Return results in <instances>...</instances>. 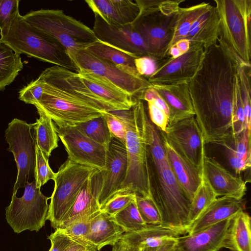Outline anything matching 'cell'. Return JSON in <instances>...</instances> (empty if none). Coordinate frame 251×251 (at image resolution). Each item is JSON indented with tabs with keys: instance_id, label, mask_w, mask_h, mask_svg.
Wrapping results in <instances>:
<instances>
[{
	"instance_id": "1",
	"label": "cell",
	"mask_w": 251,
	"mask_h": 251,
	"mask_svg": "<svg viewBox=\"0 0 251 251\" xmlns=\"http://www.w3.org/2000/svg\"><path fill=\"white\" fill-rule=\"evenodd\" d=\"M237 65L219 44L204 49L188 88L195 117L205 145H219L238 135L233 95Z\"/></svg>"
},
{
	"instance_id": "2",
	"label": "cell",
	"mask_w": 251,
	"mask_h": 251,
	"mask_svg": "<svg viewBox=\"0 0 251 251\" xmlns=\"http://www.w3.org/2000/svg\"><path fill=\"white\" fill-rule=\"evenodd\" d=\"M39 76L44 82L43 90L34 106L57 127L76 126L105 112L115 111L87 87L77 73L54 65Z\"/></svg>"
},
{
	"instance_id": "3",
	"label": "cell",
	"mask_w": 251,
	"mask_h": 251,
	"mask_svg": "<svg viewBox=\"0 0 251 251\" xmlns=\"http://www.w3.org/2000/svg\"><path fill=\"white\" fill-rule=\"evenodd\" d=\"M148 159L151 199L161 218V225L181 235L190 226L191 201L170 166L159 130L152 123Z\"/></svg>"
},
{
	"instance_id": "4",
	"label": "cell",
	"mask_w": 251,
	"mask_h": 251,
	"mask_svg": "<svg viewBox=\"0 0 251 251\" xmlns=\"http://www.w3.org/2000/svg\"><path fill=\"white\" fill-rule=\"evenodd\" d=\"M113 112L126 127L127 170L124 181L116 193L131 192L151 199L148 153L152 123L145 105L137 100L130 109Z\"/></svg>"
},
{
	"instance_id": "5",
	"label": "cell",
	"mask_w": 251,
	"mask_h": 251,
	"mask_svg": "<svg viewBox=\"0 0 251 251\" xmlns=\"http://www.w3.org/2000/svg\"><path fill=\"white\" fill-rule=\"evenodd\" d=\"M219 44L237 66H251V0H214Z\"/></svg>"
},
{
	"instance_id": "6",
	"label": "cell",
	"mask_w": 251,
	"mask_h": 251,
	"mask_svg": "<svg viewBox=\"0 0 251 251\" xmlns=\"http://www.w3.org/2000/svg\"><path fill=\"white\" fill-rule=\"evenodd\" d=\"M139 14L132 23L151 54L166 56L172 40L180 4L185 0H136Z\"/></svg>"
},
{
	"instance_id": "7",
	"label": "cell",
	"mask_w": 251,
	"mask_h": 251,
	"mask_svg": "<svg viewBox=\"0 0 251 251\" xmlns=\"http://www.w3.org/2000/svg\"><path fill=\"white\" fill-rule=\"evenodd\" d=\"M0 42L14 52L67 69L76 71L65 48L54 39L34 27L19 14L8 31L0 36Z\"/></svg>"
},
{
	"instance_id": "8",
	"label": "cell",
	"mask_w": 251,
	"mask_h": 251,
	"mask_svg": "<svg viewBox=\"0 0 251 251\" xmlns=\"http://www.w3.org/2000/svg\"><path fill=\"white\" fill-rule=\"evenodd\" d=\"M23 17L31 25L63 46L69 56L98 40L92 29L61 10H32Z\"/></svg>"
},
{
	"instance_id": "9",
	"label": "cell",
	"mask_w": 251,
	"mask_h": 251,
	"mask_svg": "<svg viewBox=\"0 0 251 251\" xmlns=\"http://www.w3.org/2000/svg\"><path fill=\"white\" fill-rule=\"evenodd\" d=\"M99 170L67 159L55 173L47 220L56 229L86 182Z\"/></svg>"
},
{
	"instance_id": "10",
	"label": "cell",
	"mask_w": 251,
	"mask_h": 251,
	"mask_svg": "<svg viewBox=\"0 0 251 251\" xmlns=\"http://www.w3.org/2000/svg\"><path fill=\"white\" fill-rule=\"evenodd\" d=\"M50 199L36 187L34 180L26 184L22 197L12 194L10 204L5 208V218L14 232L39 231L47 220Z\"/></svg>"
},
{
	"instance_id": "11",
	"label": "cell",
	"mask_w": 251,
	"mask_h": 251,
	"mask_svg": "<svg viewBox=\"0 0 251 251\" xmlns=\"http://www.w3.org/2000/svg\"><path fill=\"white\" fill-rule=\"evenodd\" d=\"M5 138L16 163L18 173L12 194H17L29 179L34 177L36 164V143L32 132V124L17 118L8 124Z\"/></svg>"
},
{
	"instance_id": "12",
	"label": "cell",
	"mask_w": 251,
	"mask_h": 251,
	"mask_svg": "<svg viewBox=\"0 0 251 251\" xmlns=\"http://www.w3.org/2000/svg\"><path fill=\"white\" fill-rule=\"evenodd\" d=\"M70 57L76 71H87L104 77L134 97L152 86L145 77L128 74L87 49L79 50Z\"/></svg>"
},
{
	"instance_id": "13",
	"label": "cell",
	"mask_w": 251,
	"mask_h": 251,
	"mask_svg": "<svg viewBox=\"0 0 251 251\" xmlns=\"http://www.w3.org/2000/svg\"><path fill=\"white\" fill-rule=\"evenodd\" d=\"M160 133L178 153L202 170L205 144L195 116L168 125Z\"/></svg>"
},
{
	"instance_id": "14",
	"label": "cell",
	"mask_w": 251,
	"mask_h": 251,
	"mask_svg": "<svg viewBox=\"0 0 251 251\" xmlns=\"http://www.w3.org/2000/svg\"><path fill=\"white\" fill-rule=\"evenodd\" d=\"M55 129L69 160L99 170L105 169L107 150L105 147L87 137L76 126H55Z\"/></svg>"
},
{
	"instance_id": "15",
	"label": "cell",
	"mask_w": 251,
	"mask_h": 251,
	"mask_svg": "<svg viewBox=\"0 0 251 251\" xmlns=\"http://www.w3.org/2000/svg\"><path fill=\"white\" fill-rule=\"evenodd\" d=\"M204 54L201 45H190L188 51L181 56L175 58L168 56L148 80L151 84L188 83L200 67Z\"/></svg>"
},
{
	"instance_id": "16",
	"label": "cell",
	"mask_w": 251,
	"mask_h": 251,
	"mask_svg": "<svg viewBox=\"0 0 251 251\" xmlns=\"http://www.w3.org/2000/svg\"><path fill=\"white\" fill-rule=\"evenodd\" d=\"M92 29L98 40L126 53L138 57L153 56L132 24L110 25L95 14Z\"/></svg>"
},
{
	"instance_id": "17",
	"label": "cell",
	"mask_w": 251,
	"mask_h": 251,
	"mask_svg": "<svg viewBox=\"0 0 251 251\" xmlns=\"http://www.w3.org/2000/svg\"><path fill=\"white\" fill-rule=\"evenodd\" d=\"M127 156L125 145L113 138L107 150L105 169L100 171L98 201L101 207L119 189L126 177Z\"/></svg>"
},
{
	"instance_id": "18",
	"label": "cell",
	"mask_w": 251,
	"mask_h": 251,
	"mask_svg": "<svg viewBox=\"0 0 251 251\" xmlns=\"http://www.w3.org/2000/svg\"><path fill=\"white\" fill-rule=\"evenodd\" d=\"M202 172L217 197H227L242 200L247 191L246 182L226 170L216 160L205 154Z\"/></svg>"
},
{
	"instance_id": "19",
	"label": "cell",
	"mask_w": 251,
	"mask_h": 251,
	"mask_svg": "<svg viewBox=\"0 0 251 251\" xmlns=\"http://www.w3.org/2000/svg\"><path fill=\"white\" fill-rule=\"evenodd\" d=\"M232 218L225 220L193 234L179 236L177 251H218L225 247Z\"/></svg>"
},
{
	"instance_id": "20",
	"label": "cell",
	"mask_w": 251,
	"mask_h": 251,
	"mask_svg": "<svg viewBox=\"0 0 251 251\" xmlns=\"http://www.w3.org/2000/svg\"><path fill=\"white\" fill-rule=\"evenodd\" d=\"M100 172L84 184L57 229L62 228L78 221L92 219L100 212L98 201L100 185Z\"/></svg>"
},
{
	"instance_id": "21",
	"label": "cell",
	"mask_w": 251,
	"mask_h": 251,
	"mask_svg": "<svg viewBox=\"0 0 251 251\" xmlns=\"http://www.w3.org/2000/svg\"><path fill=\"white\" fill-rule=\"evenodd\" d=\"M77 73L87 87L115 111L128 110L137 100L104 77L87 71Z\"/></svg>"
},
{
	"instance_id": "22",
	"label": "cell",
	"mask_w": 251,
	"mask_h": 251,
	"mask_svg": "<svg viewBox=\"0 0 251 251\" xmlns=\"http://www.w3.org/2000/svg\"><path fill=\"white\" fill-rule=\"evenodd\" d=\"M151 85L169 108L168 125L195 116L188 83Z\"/></svg>"
},
{
	"instance_id": "23",
	"label": "cell",
	"mask_w": 251,
	"mask_h": 251,
	"mask_svg": "<svg viewBox=\"0 0 251 251\" xmlns=\"http://www.w3.org/2000/svg\"><path fill=\"white\" fill-rule=\"evenodd\" d=\"M160 135L172 171L191 202L201 183L202 170L192 164L178 153L166 139Z\"/></svg>"
},
{
	"instance_id": "24",
	"label": "cell",
	"mask_w": 251,
	"mask_h": 251,
	"mask_svg": "<svg viewBox=\"0 0 251 251\" xmlns=\"http://www.w3.org/2000/svg\"><path fill=\"white\" fill-rule=\"evenodd\" d=\"M94 14L110 25L133 23L139 14L135 1L130 0H86Z\"/></svg>"
},
{
	"instance_id": "25",
	"label": "cell",
	"mask_w": 251,
	"mask_h": 251,
	"mask_svg": "<svg viewBox=\"0 0 251 251\" xmlns=\"http://www.w3.org/2000/svg\"><path fill=\"white\" fill-rule=\"evenodd\" d=\"M244 209L241 200L227 197H217L192 224L187 234L194 233L222 221L233 218Z\"/></svg>"
},
{
	"instance_id": "26",
	"label": "cell",
	"mask_w": 251,
	"mask_h": 251,
	"mask_svg": "<svg viewBox=\"0 0 251 251\" xmlns=\"http://www.w3.org/2000/svg\"><path fill=\"white\" fill-rule=\"evenodd\" d=\"M126 233L117 224L113 216L100 211L90 222L86 241L90 246L100 251L107 245H113Z\"/></svg>"
},
{
	"instance_id": "27",
	"label": "cell",
	"mask_w": 251,
	"mask_h": 251,
	"mask_svg": "<svg viewBox=\"0 0 251 251\" xmlns=\"http://www.w3.org/2000/svg\"><path fill=\"white\" fill-rule=\"evenodd\" d=\"M179 236L178 233L161 225H147L139 230L125 233L122 238L129 245L142 250L175 244Z\"/></svg>"
},
{
	"instance_id": "28",
	"label": "cell",
	"mask_w": 251,
	"mask_h": 251,
	"mask_svg": "<svg viewBox=\"0 0 251 251\" xmlns=\"http://www.w3.org/2000/svg\"><path fill=\"white\" fill-rule=\"evenodd\" d=\"M219 18L214 6L210 5L194 22L186 39L190 45L201 44L204 49L217 43Z\"/></svg>"
},
{
	"instance_id": "29",
	"label": "cell",
	"mask_w": 251,
	"mask_h": 251,
	"mask_svg": "<svg viewBox=\"0 0 251 251\" xmlns=\"http://www.w3.org/2000/svg\"><path fill=\"white\" fill-rule=\"evenodd\" d=\"M251 218L242 210L231 220L225 248L232 251H251Z\"/></svg>"
},
{
	"instance_id": "30",
	"label": "cell",
	"mask_w": 251,
	"mask_h": 251,
	"mask_svg": "<svg viewBox=\"0 0 251 251\" xmlns=\"http://www.w3.org/2000/svg\"><path fill=\"white\" fill-rule=\"evenodd\" d=\"M39 118L32 124L33 136L36 145L49 158L52 151L58 147V136L51 118L43 111L37 109Z\"/></svg>"
},
{
	"instance_id": "31",
	"label": "cell",
	"mask_w": 251,
	"mask_h": 251,
	"mask_svg": "<svg viewBox=\"0 0 251 251\" xmlns=\"http://www.w3.org/2000/svg\"><path fill=\"white\" fill-rule=\"evenodd\" d=\"M86 49L128 74L141 76L138 74L134 64V60L138 56L126 53L99 40Z\"/></svg>"
},
{
	"instance_id": "32",
	"label": "cell",
	"mask_w": 251,
	"mask_h": 251,
	"mask_svg": "<svg viewBox=\"0 0 251 251\" xmlns=\"http://www.w3.org/2000/svg\"><path fill=\"white\" fill-rule=\"evenodd\" d=\"M137 99L147 101L150 121L160 131L165 132L170 111L167 103L158 93L151 86L141 93Z\"/></svg>"
},
{
	"instance_id": "33",
	"label": "cell",
	"mask_w": 251,
	"mask_h": 251,
	"mask_svg": "<svg viewBox=\"0 0 251 251\" xmlns=\"http://www.w3.org/2000/svg\"><path fill=\"white\" fill-rule=\"evenodd\" d=\"M23 68L20 55L0 42V91L13 82Z\"/></svg>"
},
{
	"instance_id": "34",
	"label": "cell",
	"mask_w": 251,
	"mask_h": 251,
	"mask_svg": "<svg viewBox=\"0 0 251 251\" xmlns=\"http://www.w3.org/2000/svg\"><path fill=\"white\" fill-rule=\"evenodd\" d=\"M210 5L209 3L202 2L187 7H180L178 11L173 37L168 50L177 41L186 38L194 22Z\"/></svg>"
},
{
	"instance_id": "35",
	"label": "cell",
	"mask_w": 251,
	"mask_h": 251,
	"mask_svg": "<svg viewBox=\"0 0 251 251\" xmlns=\"http://www.w3.org/2000/svg\"><path fill=\"white\" fill-rule=\"evenodd\" d=\"M76 127L87 137L103 146L108 150L114 137L102 116L82 123Z\"/></svg>"
},
{
	"instance_id": "36",
	"label": "cell",
	"mask_w": 251,
	"mask_h": 251,
	"mask_svg": "<svg viewBox=\"0 0 251 251\" xmlns=\"http://www.w3.org/2000/svg\"><path fill=\"white\" fill-rule=\"evenodd\" d=\"M217 198L202 172L201 183L195 192L190 206L189 221L190 226Z\"/></svg>"
},
{
	"instance_id": "37",
	"label": "cell",
	"mask_w": 251,
	"mask_h": 251,
	"mask_svg": "<svg viewBox=\"0 0 251 251\" xmlns=\"http://www.w3.org/2000/svg\"><path fill=\"white\" fill-rule=\"evenodd\" d=\"M251 66H237V75L243 104L245 125L251 130Z\"/></svg>"
},
{
	"instance_id": "38",
	"label": "cell",
	"mask_w": 251,
	"mask_h": 251,
	"mask_svg": "<svg viewBox=\"0 0 251 251\" xmlns=\"http://www.w3.org/2000/svg\"><path fill=\"white\" fill-rule=\"evenodd\" d=\"M113 217L117 224L125 230L126 232L139 230L147 225L140 216L136 200Z\"/></svg>"
},
{
	"instance_id": "39",
	"label": "cell",
	"mask_w": 251,
	"mask_h": 251,
	"mask_svg": "<svg viewBox=\"0 0 251 251\" xmlns=\"http://www.w3.org/2000/svg\"><path fill=\"white\" fill-rule=\"evenodd\" d=\"M251 130L245 129L233 140L218 145L228 149L237 157L243 160L249 167L251 165Z\"/></svg>"
},
{
	"instance_id": "40",
	"label": "cell",
	"mask_w": 251,
	"mask_h": 251,
	"mask_svg": "<svg viewBox=\"0 0 251 251\" xmlns=\"http://www.w3.org/2000/svg\"><path fill=\"white\" fill-rule=\"evenodd\" d=\"M48 158L36 145V164L34 177L37 188H41L49 180H54L55 173L51 169Z\"/></svg>"
},
{
	"instance_id": "41",
	"label": "cell",
	"mask_w": 251,
	"mask_h": 251,
	"mask_svg": "<svg viewBox=\"0 0 251 251\" xmlns=\"http://www.w3.org/2000/svg\"><path fill=\"white\" fill-rule=\"evenodd\" d=\"M136 195V194L131 192H117L100 207V210L114 216L135 201Z\"/></svg>"
},
{
	"instance_id": "42",
	"label": "cell",
	"mask_w": 251,
	"mask_h": 251,
	"mask_svg": "<svg viewBox=\"0 0 251 251\" xmlns=\"http://www.w3.org/2000/svg\"><path fill=\"white\" fill-rule=\"evenodd\" d=\"M19 0H0V35L5 34L20 14Z\"/></svg>"
},
{
	"instance_id": "43",
	"label": "cell",
	"mask_w": 251,
	"mask_h": 251,
	"mask_svg": "<svg viewBox=\"0 0 251 251\" xmlns=\"http://www.w3.org/2000/svg\"><path fill=\"white\" fill-rule=\"evenodd\" d=\"M136 201L140 216L146 225L161 224L160 213L151 199L136 195Z\"/></svg>"
},
{
	"instance_id": "44",
	"label": "cell",
	"mask_w": 251,
	"mask_h": 251,
	"mask_svg": "<svg viewBox=\"0 0 251 251\" xmlns=\"http://www.w3.org/2000/svg\"><path fill=\"white\" fill-rule=\"evenodd\" d=\"M167 57L158 58L151 55L138 57L134 60L136 69L140 75L148 79L165 62Z\"/></svg>"
},
{
	"instance_id": "45",
	"label": "cell",
	"mask_w": 251,
	"mask_h": 251,
	"mask_svg": "<svg viewBox=\"0 0 251 251\" xmlns=\"http://www.w3.org/2000/svg\"><path fill=\"white\" fill-rule=\"evenodd\" d=\"M91 219H85L73 223L59 229L64 234L73 240L85 246H90L86 241V237L88 232Z\"/></svg>"
},
{
	"instance_id": "46",
	"label": "cell",
	"mask_w": 251,
	"mask_h": 251,
	"mask_svg": "<svg viewBox=\"0 0 251 251\" xmlns=\"http://www.w3.org/2000/svg\"><path fill=\"white\" fill-rule=\"evenodd\" d=\"M43 86V80L39 76L19 91V99L25 103L35 105L42 96Z\"/></svg>"
},
{
	"instance_id": "47",
	"label": "cell",
	"mask_w": 251,
	"mask_h": 251,
	"mask_svg": "<svg viewBox=\"0 0 251 251\" xmlns=\"http://www.w3.org/2000/svg\"><path fill=\"white\" fill-rule=\"evenodd\" d=\"M108 128L113 137L125 145L126 127L123 122L112 111L102 113Z\"/></svg>"
},
{
	"instance_id": "48",
	"label": "cell",
	"mask_w": 251,
	"mask_h": 251,
	"mask_svg": "<svg viewBox=\"0 0 251 251\" xmlns=\"http://www.w3.org/2000/svg\"><path fill=\"white\" fill-rule=\"evenodd\" d=\"M51 243L49 251H65L74 241L69 237L63 233L59 229H55L48 237Z\"/></svg>"
},
{
	"instance_id": "49",
	"label": "cell",
	"mask_w": 251,
	"mask_h": 251,
	"mask_svg": "<svg viewBox=\"0 0 251 251\" xmlns=\"http://www.w3.org/2000/svg\"><path fill=\"white\" fill-rule=\"evenodd\" d=\"M190 48V41L186 39L177 41L168 50L166 55L173 58L181 56L186 52Z\"/></svg>"
},
{
	"instance_id": "50",
	"label": "cell",
	"mask_w": 251,
	"mask_h": 251,
	"mask_svg": "<svg viewBox=\"0 0 251 251\" xmlns=\"http://www.w3.org/2000/svg\"><path fill=\"white\" fill-rule=\"evenodd\" d=\"M224 148L226 151L229 164L236 174H240L242 172L250 168L243 160L237 157L228 149L225 147Z\"/></svg>"
},
{
	"instance_id": "51",
	"label": "cell",
	"mask_w": 251,
	"mask_h": 251,
	"mask_svg": "<svg viewBox=\"0 0 251 251\" xmlns=\"http://www.w3.org/2000/svg\"><path fill=\"white\" fill-rule=\"evenodd\" d=\"M112 246L111 251H141V249L135 248L129 245L122 238Z\"/></svg>"
},
{
	"instance_id": "52",
	"label": "cell",
	"mask_w": 251,
	"mask_h": 251,
	"mask_svg": "<svg viewBox=\"0 0 251 251\" xmlns=\"http://www.w3.org/2000/svg\"><path fill=\"white\" fill-rule=\"evenodd\" d=\"M93 248H95L85 246L81 243L74 241L65 251H90Z\"/></svg>"
},
{
	"instance_id": "53",
	"label": "cell",
	"mask_w": 251,
	"mask_h": 251,
	"mask_svg": "<svg viewBox=\"0 0 251 251\" xmlns=\"http://www.w3.org/2000/svg\"><path fill=\"white\" fill-rule=\"evenodd\" d=\"M175 244H168L165 246L153 248H145L141 250V251H173L175 248Z\"/></svg>"
},
{
	"instance_id": "54",
	"label": "cell",
	"mask_w": 251,
	"mask_h": 251,
	"mask_svg": "<svg viewBox=\"0 0 251 251\" xmlns=\"http://www.w3.org/2000/svg\"><path fill=\"white\" fill-rule=\"evenodd\" d=\"M90 251H98L96 248H93Z\"/></svg>"
},
{
	"instance_id": "55",
	"label": "cell",
	"mask_w": 251,
	"mask_h": 251,
	"mask_svg": "<svg viewBox=\"0 0 251 251\" xmlns=\"http://www.w3.org/2000/svg\"><path fill=\"white\" fill-rule=\"evenodd\" d=\"M173 251H177V250L176 249V247L174 249V250Z\"/></svg>"
}]
</instances>
